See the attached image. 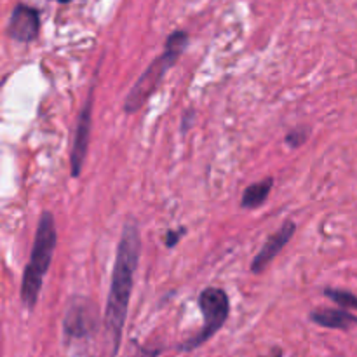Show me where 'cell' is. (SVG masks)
Here are the masks:
<instances>
[{
    "instance_id": "6",
    "label": "cell",
    "mask_w": 357,
    "mask_h": 357,
    "mask_svg": "<svg viewBox=\"0 0 357 357\" xmlns=\"http://www.w3.org/2000/svg\"><path fill=\"white\" fill-rule=\"evenodd\" d=\"M93 101H94V84L91 86L87 100L84 103L82 110L79 114V121H77L75 136H73L72 152H70V167H72V176L79 178L84 169V162H86L87 149H89L91 139V126H93Z\"/></svg>"
},
{
    "instance_id": "7",
    "label": "cell",
    "mask_w": 357,
    "mask_h": 357,
    "mask_svg": "<svg viewBox=\"0 0 357 357\" xmlns=\"http://www.w3.org/2000/svg\"><path fill=\"white\" fill-rule=\"evenodd\" d=\"M40 31V14L35 7L17 3L10 13L7 33L16 42H31L38 37Z\"/></svg>"
},
{
    "instance_id": "1",
    "label": "cell",
    "mask_w": 357,
    "mask_h": 357,
    "mask_svg": "<svg viewBox=\"0 0 357 357\" xmlns=\"http://www.w3.org/2000/svg\"><path fill=\"white\" fill-rule=\"evenodd\" d=\"M139 251H142V237H139L138 222L135 218H128L122 227L114 272H112L107 310H105V333H107L110 357H117L119 349H121L122 331H124L135 274L139 261Z\"/></svg>"
},
{
    "instance_id": "12",
    "label": "cell",
    "mask_w": 357,
    "mask_h": 357,
    "mask_svg": "<svg viewBox=\"0 0 357 357\" xmlns=\"http://www.w3.org/2000/svg\"><path fill=\"white\" fill-rule=\"evenodd\" d=\"M307 138H309V129L298 128V129H293L291 132H288V136H286V143H288V146H291V149H298V146H302L303 143L307 142Z\"/></svg>"
},
{
    "instance_id": "2",
    "label": "cell",
    "mask_w": 357,
    "mask_h": 357,
    "mask_svg": "<svg viewBox=\"0 0 357 357\" xmlns=\"http://www.w3.org/2000/svg\"><path fill=\"white\" fill-rule=\"evenodd\" d=\"M56 244H58V234H56L54 216L52 213L44 211L38 218L30 261L24 267L23 281H21V302L26 310H33L37 305L44 278L54 257Z\"/></svg>"
},
{
    "instance_id": "10",
    "label": "cell",
    "mask_w": 357,
    "mask_h": 357,
    "mask_svg": "<svg viewBox=\"0 0 357 357\" xmlns=\"http://www.w3.org/2000/svg\"><path fill=\"white\" fill-rule=\"evenodd\" d=\"M272 187H274V178H264L261 181H257V183L250 185V187L244 190L243 199H241V206L244 209H257L264 204L265 201L271 195Z\"/></svg>"
},
{
    "instance_id": "9",
    "label": "cell",
    "mask_w": 357,
    "mask_h": 357,
    "mask_svg": "<svg viewBox=\"0 0 357 357\" xmlns=\"http://www.w3.org/2000/svg\"><path fill=\"white\" fill-rule=\"evenodd\" d=\"M310 321L328 330L347 331L357 324V317L344 309H316L310 312Z\"/></svg>"
},
{
    "instance_id": "13",
    "label": "cell",
    "mask_w": 357,
    "mask_h": 357,
    "mask_svg": "<svg viewBox=\"0 0 357 357\" xmlns=\"http://www.w3.org/2000/svg\"><path fill=\"white\" fill-rule=\"evenodd\" d=\"M185 234V229H176V230H167L166 234V246L167 248H174L178 243H180V239L183 237Z\"/></svg>"
},
{
    "instance_id": "8",
    "label": "cell",
    "mask_w": 357,
    "mask_h": 357,
    "mask_svg": "<svg viewBox=\"0 0 357 357\" xmlns=\"http://www.w3.org/2000/svg\"><path fill=\"white\" fill-rule=\"evenodd\" d=\"M295 232L296 223L293 222V220H286V222L282 223L281 229H279L274 236L268 237L267 243H265L264 248L260 250V253L253 258V261H251V272L257 275L261 274V272L274 261V258L281 253L282 248L293 239Z\"/></svg>"
},
{
    "instance_id": "14",
    "label": "cell",
    "mask_w": 357,
    "mask_h": 357,
    "mask_svg": "<svg viewBox=\"0 0 357 357\" xmlns=\"http://www.w3.org/2000/svg\"><path fill=\"white\" fill-rule=\"evenodd\" d=\"M162 349H153V347H136L132 357H159Z\"/></svg>"
},
{
    "instance_id": "16",
    "label": "cell",
    "mask_w": 357,
    "mask_h": 357,
    "mask_svg": "<svg viewBox=\"0 0 357 357\" xmlns=\"http://www.w3.org/2000/svg\"><path fill=\"white\" fill-rule=\"evenodd\" d=\"M271 357H282V351H281V349H279V351H275Z\"/></svg>"
},
{
    "instance_id": "15",
    "label": "cell",
    "mask_w": 357,
    "mask_h": 357,
    "mask_svg": "<svg viewBox=\"0 0 357 357\" xmlns=\"http://www.w3.org/2000/svg\"><path fill=\"white\" fill-rule=\"evenodd\" d=\"M194 119H195V112L194 110H187L183 114V119H181V122H183V128H181V131H187L188 128H190L192 126V122H194Z\"/></svg>"
},
{
    "instance_id": "17",
    "label": "cell",
    "mask_w": 357,
    "mask_h": 357,
    "mask_svg": "<svg viewBox=\"0 0 357 357\" xmlns=\"http://www.w3.org/2000/svg\"><path fill=\"white\" fill-rule=\"evenodd\" d=\"M56 2H59V3H68V2H72V0H56Z\"/></svg>"
},
{
    "instance_id": "11",
    "label": "cell",
    "mask_w": 357,
    "mask_h": 357,
    "mask_svg": "<svg viewBox=\"0 0 357 357\" xmlns=\"http://www.w3.org/2000/svg\"><path fill=\"white\" fill-rule=\"evenodd\" d=\"M324 296L340 305L342 309H357V296L354 293L345 291V289H335L326 288L324 289Z\"/></svg>"
},
{
    "instance_id": "5",
    "label": "cell",
    "mask_w": 357,
    "mask_h": 357,
    "mask_svg": "<svg viewBox=\"0 0 357 357\" xmlns=\"http://www.w3.org/2000/svg\"><path fill=\"white\" fill-rule=\"evenodd\" d=\"M98 331V309L89 298L73 296L63 319V337L66 347H82L93 340Z\"/></svg>"
},
{
    "instance_id": "4",
    "label": "cell",
    "mask_w": 357,
    "mask_h": 357,
    "mask_svg": "<svg viewBox=\"0 0 357 357\" xmlns=\"http://www.w3.org/2000/svg\"><path fill=\"white\" fill-rule=\"evenodd\" d=\"M199 309H201L202 317H204V324H202L199 333H195L194 337L178 345L176 349L180 352H192L195 349L202 347L206 342L211 340L222 330L230 314L229 295L222 288H206L199 295Z\"/></svg>"
},
{
    "instance_id": "3",
    "label": "cell",
    "mask_w": 357,
    "mask_h": 357,
    "mask_svg": "<svg viewBox=\"0 0 357 357\" xmlns=\"http://www.w3.org/2000/svg\"><path fill=\"white\" fill-rule=\"evenodd\" d=\"M187 45L188 33L183 30L173 31V33L166 38L162 54L157 56V58L150 63L149 68L139 75V79L136 80V84L131 87L128 96H126V114H136V112L150 100V96L155 93V89L160 86V82H162L167 70L178 61V58H180L181 52L187 49Z\"/></svg>"
}]
</instances>
